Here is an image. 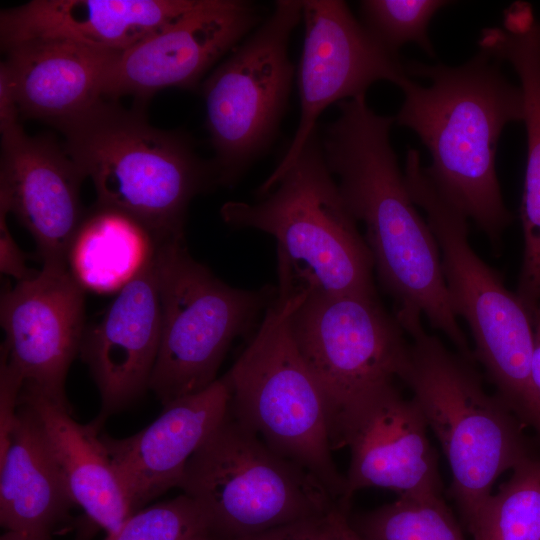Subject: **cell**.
Masks as SVG:
<instances>
[{
  "label": "cell",
  "mask_w": 540,
  "mask_h": 540,
  "mask_svg": "<svg viewBox=\"0 0 540 540\" xmlns=\"http://www.w3.org/2000/svg\"><path fill=\"white\" fill-rule=\"evenodd\" d=\"M338 107L321 139L324 157L348 209L365 228L374 269L395 312L425 317L473 363L449 301L437 241L410 196L391 145L395 118L377 114L365 95Z\"/></svg>",
  "instance_id": "1"
},
{
  "label": "cell",
  "mask_w": 540,
  "mask_h": 540,
  "mask_svg": "<svg viewBox=\"0 0 540 540\" xmlns=\"http://www.w3.org/2000/svg\"><path fill=\"white\" fill-rule=\"evenodd\" d=\"M500 63L481 50L459 66L405 63L395 117L429 151L424 171L436 189L493 244L512 220L497 178V145L505 126L524 118L521 88Z\"/></svg>",
  "instance_id": "2"
},
{
  "label": "cell",
  "mask_w": 540,
  "mask_h": 540,
  "mask_svg": "<svg viewBox=\"0 0 540 540\" xmlns=\"http://www.w3.org/2000/svg\"><path fill=\"white\" fill-rule=\"evenodd\" d=\"M140 108L104 98L60 131L96 203L133 218L157 247L184 240L190 202L217 178L183 134L150 125Z\"/></svg>",
  "instance_id": "3"
},
{
  "label": "cell",
  "mask_w": 540,
  "mask_h": 540,
  "mask_svg": "<svg viewBox=\"0 0 540 540\" xmlns=\"http://www.w3.org/2000/svg\"><path fill=\"white\" fill-rule=\"evenodd\" d=\"M409 341L399 375L448 460L451 493L471 532L496 479L531 458L522 423L488 394L471 362L425 331L421 315L396 314Z\"/></svg>",
  "instance_id": "4"
},
{
  "label": "cell",
  "mask_w": 540,
  "mask_h": 540,
  "mask_svg": "<svg viewBox=\"0 0 540 540\" xmlns=\"http://www.w3.org/2000/svg\"><path fill=\"white\" fill-rule=\"evenodd\" d=\"M275 296L252 339L225 374L229 408L271 449L310 472L349 511L346 482L333 460L322 388L303 360L290 316L308 292L278 274Z\"/></svg>",
  "instance_id": "5"
},
{
  "label": "cell",
  "mask_w": 540,
  "mask_h": 540,
  "mask_svg": "<svg viewBox=\"0 0 540 540\" xmlns=\"http://www.w3.org/2000/svg\"><path fill=\"white\" fill-rule=\"evenodd\" d=\"M220 213L233 227L271 235L278 269L308 291L377 295L371 252L327 166L317 129L259 201H230Z\"/></svg>",
  "instance_id": "6"
},
{
  "label": "cell",
  "mask_w": 540,
  "mask_h": 540,
  "mask_svg": "<svg viewBox=\"0 0 540 540\" xmlns=\"http://www.w3.org/2000/svg\"><path fill=\"white\" fill-rule=\"evenodd\" d=\"M404 177L437 241L449 301L471 331L474 357L496 395L540 438V397L531 377L533 313L473 250L468 218L436 189L416 149L407 152Z\"/></svg>",
  "instance_id": "7"
},
{
  "label": "cell",
  "mask_w": 540,
  "mask_h": 540,
  "mask_svg": "<svg viewBox=\"0 0 540 540\" xmlns=\"http://www.w3.org/2000/svg\"><path fill=\"white\" fill-rule=\"evenodd\" d=\"M177 487L198 505L213 540L246 537L339 507L310 472L271 449L230 408L190 457Z\"/></svg>",
  "instance_id": "8"
},
{
  "label": "cell",
  "mask_w": 540,
  "mask_h": 540,
  "mask_svg": "<svg viewBox=\"0 0 540 540\" xmlns=\"http://www.w3.org/2000/svg\"><path fill=\"white\" fill-rule=\"evenodd\" d=\"M161 337L150 378L162 405L215 382L232 342L248 333L276 291L233 287L188 252L185 241L155 247Z\"/></svg>",
  "instance_id": "9"
},
{
  "label": "cell",
  "mask_w": 540,
  "mask_h": 540,
  "mask_svg": "<svg viewBox=\"0 0 540 540\" xmlns=\"http://www.w3.org/2000/svg\"><path fill=\"white\" fill-rule=\"evenodd\" d=\"M302 17V1H277L269 16L204 80L217 184H236L275 139L294 76L289 40Z\"/></svg>",
  "instance_id": "10"
},
{
  "label": "cell",
  "mask_w": 540,
  "mask_h": 540,
  "mask_svg": "<svg viewBox=\"0 0 540 540\" xmlns=\"http://www.w3.org/2000/svg\"><path fill=\"white\" fill-rule=\"evenodd\" d=\"M290 330L325 395L329 428L353 402L399 377L410 343L377 295L306 292Z\"/></svg>",
  "instance_id": "11"
},
{
  "label": "cell",
  "mask_w": 540,
  "mask_h": 540,
  "mask_svg": "<svg viewBox=\"0 0 540 540\" xmlns=\"http://www.w3.org/2000/svg\"><path fill=\"white\" fill-rule=\"evenodd\" d=\"M304 45L298 72L300 118L294 137L274 171L258 189L267 193L293 164L333 103L365 95L378 81L398 86L405 64L382 45L340 0H303Z\"/></svg>",
  "instance_id": "12"
},
{
  "label": "cell",
  "mask_w": 540,
  "mask_h": 540,
  "mask_svg": "<svg viewBox=\"0 0 540 540\" xmlns=\"http://www.w3.org/2000/svg\"><path fill=\"white\" fill-rule=\"evenodd\" d=\"M428 426L413 399L393 381L376 387L347 407L332 423L333 450L349 447L345 500L369 487L403 495H441L437 455Z\"/></svg>",
  "instance_id": "13"
},
{
  "label": "cell",
  "mask_w": 540,
  "mask_h": 540,
  "mask_svg": "<svg viewBox=\"0 0 540 540\" xmlns=\"http://www.w3.org/2000/svg\"><path fill=\"white\" fill-rule=\"evenodd\" d=\"M260 6L243 0L197 4L109 65L103 98L132 96L139 105L171 87L193 89L205 73L263 22Z\"/></svg>",
  "instance_id": "14"
},
{
  "label": "cell",
  "mask_w": 540,
  "mask_h": 540,
  "mask_svg": "<svg viewBox=\"0 0 540 540\" xmlns=\"http://www.w3.org/2000/svg\"><path fill=\"white\" fill-rule=\"evenodd\" d=\"M85 289L68 265L43 264L1 294V348L24 382L69 405L64 384L85 332Z\"/></svg>",
  "instance_id": "15"
},
{
  "label": "cell",
  "mask_w": 540,
  "mask_h": 540,
  "mask_svg": "<svg viewBox=\"0 0 540 540\" xmlns=\"http://www.w3.org/2000/svg\"><path fill=\"white\" fill-rule=\"evenodd\" d=\"M85 178L51 136H30L21 125L1 134L0 199L35 240L42 264L67 265L86 213Z\"/></svg>",
  "instance_id": "16"
},
{
  "label": "cell",
  "mask_w": 540,
  "mask_h": 540,
  "mask_svg": "<svg viewBox=\"0 0 540 540\" xmlns=\"http://www.w3.org/2000/svg\"><path fill=\"white\" fill-rule=\"evenodd\" d=\"M155 253V252H154ZM161 337V306L153 257L117 294L102 318L86 327L79 355L98 388V429L149 389Z\"/></svg>",
  "instance_id": "17"
},
{
  "label": "cell",
  "mask_w": 540,
  "mask_h": 540,
  "mask_svg": "<svg viewBox=\"0 0 540 540\" xmlns=\"http://www.w3.org/2000/svg\"><path fill=\"white\" fill-rule=\"evenodd\" d=\"M230 398L223 375L204 390L164 405L151 424L132 436L100 434L132 513L177 487L190 457L227 413Z\"/></svg>",
  "instance_id": "18"
},
{
  "label": "cell",
  "mask_w": 540,
  "mask_h": 540,
  "mask_svg": "<svg viewBox=\"0 0 540 540\" xmlns=\"http://www.w3.org/2000/svg\"><path fill=\"white\" fill-rule=\"evenodd\" d=\"M198 0H32L0 13L3 50L32 38H63L124 52Z\"/></svg>",
  "instance_id": "19"
},
{
  "label": "cell",
  "mask_w": 540,
  "mask_h": 540,
  "mask_svg": "<svg viewBox=\"0 0 540 540\" xmlns=\"http://www.w3.org/2000/svg\"><path fill=\"white\" fill-rule=\"evenodd\" d=\"M4 51L20 116L59 130L104 99L106 71L120 53L63 38H32Z\"/></svg>",
  "instance_id": "20"
},
{
  "label": "cell",
  "mask_w": 540,
  "mask_h": 540,
  "mask_svg": "<svg viewBox=\"0 0 540 540\" xmlns=\"http://www.w3.org/2000/svg\"><path fill=\"white\" fill-rule=\"evenodd\" d=\"M18 402L36 415L74 500L105 532L115 533L132 514L129 500L100 440V429L80 424L71 406L24 382Z\"/></svg>",
  "instance_id": "21"
},
{
  "label": "cell",
  "mask_w": 540,
  "mask_h": 540,
  "mask_svg": "<svg viewBox=\"0 0 540 540\" xmlns=\"http://www.w3.org/2000/svg\"><path fill=\"white\" fill-rule=\"evenodd\" d=\"M62 471L34 412L18 402L0 450V522L6 531L51 535L74 505Z\"/></svg>",
  "instance_id": "22"
},
{
  "label": "cell",
  "mask_w": 540,
  "mask_h": 540,
  "mask_svg": "<svg viewBox=\"0 0 540 540\" xmlns=\"http://www.w3.org/2000/svg\"><path fill=\"white\" fill-rule=\"evenodd\" d=\"M479 50L508 62L519 78L524 101L527 162L521 202L524 238L522 263L540 271V22L526 2L503 12L501 26L481 31Z\"/></svg>",
  "instance_id": "23"
},
{
  "label": "cell",
  "mask_w": 540,
  "mask_h": 540,
  "mask_svg": "<svg viewBox=\"0 0 540 540\" xmlns=\"http://www.w3.org/2000/svg\"><path fill=\"white\" fill-rule=\"evenodd\" d=\"M155 244L130 216L98 203L85 213L67 265L74 278L96 293L119 292L153 257Z\"/></svg>",
  "instance_id": "24"
},
{
  "label": "cell",
  "mask_w": 540,
  "mask_h": 540,
  "mask_svg": "<svg viewBox=\"0 0 540 540\" xmlns=\"http://www.w3.org/2000/svg\"><path fill=\"white\" fill-rule=\"evenodd\" d=\"M348 518L364 540H466L441 495H403Z\"/></svg>",
  "instance_id": "25"
},
{
  "label": "cell",
  "mask_w": 540,
  "mask_h": 540,
  "mask_svg": "<svg viewBox=\"0 0 540 540\" xmlns=\"http://www.w3.org/2000/svg\"><path fill=\"white\" fill-rule=\"evenodd\" d=\"M485 502L471 531L474 540H540V459L516 468Z\"/></svg>",
  "instance_id": "26"
},
{
  "label": "cell",
  "mask_w": 540,
  "mask_h": 540,
  "mask_svg": "<svg viewBox=\"0 0 540 540\" xmlns=\"http://www.w3.org/2000/svg\"><path fill=\"white\" fill-rule=\"evenodd\" d=\"M449 3L443 0H364L360 2V10L362 23L390 51L398 54L403 45L412 42L434 56L429 24Z\"/></svg>",
  "instance_id": "27"
},
{
  "label": "cell",
  "mask_w": 540,
  "mask_h": 540,
  "mask_svg": "<svg viewBox=\"0 0 540 540\" xmlns=\"http://www.w3.org/2000/svg\"><path fill=\"white\" fill-rule=\"evenodd\" d=\"M104 540H213L207 520L187 495L132 513Z\"/></svg>",
  "instance_id": "28"
},
{
  "label": "cell",
  "mask_w": 540,
  "mask_h": 540,
  "mask_svg": "<svg viewBox=\"0 0 540 540\" xmlns=\"http://www.w3.org/2000/svg\"><path fill=\"white\" fill-rule=\"evenodd\" d=\"M349 514L339 507L330 513L290 522L234 540H343L341 524Z\"/></svg>",
  "instance_id": "29"
},
{
  "label": "cell",
  "mask_w": 540,
  "mask_h": 540,
  "mask_svg": "<svg viewBox=\"0 0 540 540\" xmlns=\"http://www.w3.org/2000/svg\"><path fill=\"white\" fill-rule=\"evenodd\" d=\"M24 381L20 374L13 368L8 360L5 351L1 348L0 359V450H2L8 440L14 421L16 418L18 397Z\"/></svg>",
  "instance_id": "30"
},
{
  "label": "cell",
  "mask_w": 540,
  "mask_h": 540,
  "mask_svg": "<svg viewBox=\"0 0 540 540\" xmlns=\"http://www.w3.org/2000/svg\"><path fill=\"white\" fill-rule=\"evenodd\" d=\"M8 214L7 204L0 199V271L22 281L33 277L38 271L26 267L27 255L22 252L9 231Z\"/></svg>",
  "instance_id": "31"
},
{
  "label": "cell",
  "mask_w": 540,
  "mask_h": 540,
  "mask_svg": "<svg viewBox=\"0 0 540 540\" xmlns=\"http://www.w3.org/2000/svg\"><path fill=\"white\" fill-rule=\"evenodd\" d=\"M17 99L9 73L0 63V133L4 134L20 125Z\"/></svg>",
  "instance_id": "32"
},
{
  "label": "cell",
  "mask_w": 540,
  "mask_h": 540,
  "mask_svg": "<svg viewBox=\"0 0 540 540\" xmlns=\"http://www.w3.org/2000/svg\"><path fill=\"white\" fill-rule=\"evenodd\" d=\"M533 386L540 397V303L533 312V351L531 360Z\"/></svg>",
  "instance_id": "33"
},
{
  "label": "cell",
  "mask_w": 540,
  "mask_h": 540,
  "mask_svg": "<svg viewBox=\"0 0 540 540\" xmlns=\"http://www.w3.org/2000/svg\"><path fill=\"white\" fill-rule=\"evenodd\" d=\"M0 540H50V536L28 532L6 531Z\"/></svg>",
  "instance_id": "34"
},
{
  "label": "cell",
  "mask_w": 540,
  "mask_h": 540,
  "mask_svg": "<svg viewBox=\"0 0 540 540\" xmlns=\"http://www.w3.org/2000/svg\"><path fill=\"white\" fill-rule=\"evenodd\" d=\"M349 514L343 517L341 532L343 540H364L351 526L348 518Z\"/></svg>",
  "instance_id": "35"
}]
</instances>
